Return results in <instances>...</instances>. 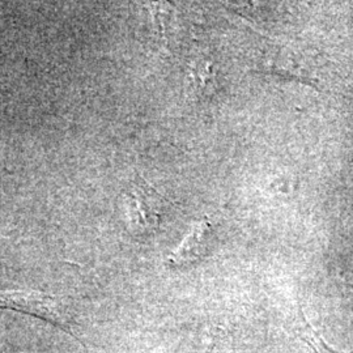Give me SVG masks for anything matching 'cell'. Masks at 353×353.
<instances>
[{
	"label": "cell",
	"instance_id": "6da1fadb",
	"mask_svg": "<svg viewBox=\"0 0 353 353\" xmlns=\"http://www.w3.org/2000/svg\"><path fill=\"white\" fill-rule=\"evenodd\" d=\"M0 307L38 316L61 327H68L71 322L65 307L59 300L36 290L0 292Z\"/></svg>",
	"mask_w": 353,
	"mask_h": 353
},
{
	"label": "cell",
	"instance_id": "7a4b0ae2",
	"mask_svg": "<svg viewBox=\"0 0 353 353\" xmlns=\"http://www.w3.org/2000/svg\"><path fill=\"white\" fill-rule=\"evenodd\" d=\"M210 236V224L202 221L191 229L183 242L178 246L176 252H172L168 258V263L174 267L189 265L201 258L205 250L207 241Z\"/></svg>",
	"mask_w": 353,
	"mask_h": 353
},
{
	"label": "cell",
	"instance_id": "3957f363",
	"mask_svg": "<svg viewBox=\"0 0 353 353\" xmlns=\"http://www.w3.org/2000/svg\"><path fill=\"white\" fill-rule=\"evenodd\" d=\"M303 325L300 336L316 351V353H339L328 347L327 343L316 332V328L307 322V319L303 318Z\"/></svg>",
	"mask_w": 353,
	"mask_h": 353
}]
</instances>
